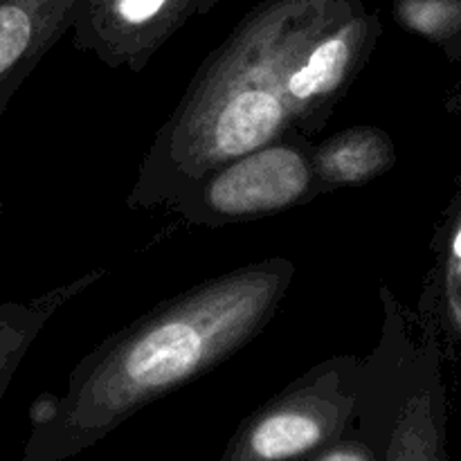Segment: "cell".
Instances as JSON below:
<instances>
[{
    "label": "cell",
    "instance_id": "obj_1",
    "mask_svg": "<svg viewBox=\"0 0 461 461\" xmlns=\"http://www.w3.org/2000/svg\"><path fill=\"white\" fill-rule=\"evenodd\" d=\"M295 277L282 257L205 279L99 342L70 374L54 417L32 428L23 461H66L133 414L203 376L268 327Z\"/></svg>",
    "mask_w": 461,
    "mask_h": 461
},
{
    "label": "cell",
    "instance_id": "obj_2",
    "mask_svg": "<svg viewBox=\"0 0 461 461\" xmlns=\"http://www.w3.org/2000/svg\"><path fill=\"white\" fill-rule=\"evenodd\" d=\"M360 0H261L201 63L153 138L126 205L167 207L216 167L293 133L284 84L306 43Z\"/></svg>",
    "mask_w": 461,
    "mask_h": 461
},
{
    "label": "cell",
    "instance_id": "obj_3",
    "mask_svg": "<svg viewBox=\"0 0 461 461\" xmlns=\"http://www.w3.org/2000/svg\"><path fill=\"white\" fill-rule=\"evenodd\" d=\"M378 295L381 336L360 363L356 428L381 461H448L435 315L419 324L387 284Z\"/></svg>",
    "mask_w": 461,
    "mask_h": 461
},
{
    "label": "cell",
    "instance_id": "obj_4",
    "mask_svg": "<svg viewBox=\"0 0 461 461\" xmlns=\"http://www.w3.org/2000/svg\"><path fill=\"white\" fill-rule=\"evenodd\" d=\"M363 356L342 354L297 376L250 414L221 461H309L354 428Z\"/></svg>",
    "mask_w": 461,
    "mask_h": 461
},
{
    "label": "cell",
    "instance_id": "obj_5",
    "mask_svg": "<svg viewBox=\"0 0 461 461\" xmlns=\"http://www.w3.org/2000/svg\"><path fill=\"white\" fill-rule=\"evenodd\" d=\"M315 142L286 133L216 167L180 192L167 210L189 225L221 228L286 212L322 194L313 167Z\"/></svg>",
    "mask_w": 461,
    "mask_h": 461
},
{
    "label": "cell",
    "instance_id": "obj_6",
    "mask_svg": "<svg viewBox=\"0 0 461 461\" xmlns=\"http://www.w3.org/2000/svg\"><path fill=\"white\" fill-rule=\"evenodd\" d=\"M381 34V16L360 0L302 48L284 84L293 133L313 138L327 126L349 86L367 66Z\"/></svg>",
    "mask_w": 461,
    "mask_h": 461
},
{
    "label": "cell",
    "instance_id": "obj_7",
    "mask_svg": "<svg viewBox=\"0 0 461 461\" xmlns=\"http://www.w3.org/2000/svg\"><path fill=\"white\" fill-rule=\"evenodd\" d=\"M219 0H79L72 45L106 68L142 72L167 41Z\"/></svg>",
    "mask_w": 461,
    "mask_h": 461
},
{
    "label": "cell",
    "instance_id": "obj_8",
    "mask_svg": "<svg viewBox=\"0 0 461 461\" xmlns=\"http://www.w3.org/2000/svg\"><path fill=\"white\" fill-rule=\"evenodd\" d=\"M79 0H0V117L45 54L72 30Z\"/></svg>",
    "mask_w": 461,
    "mask_h": 461
},
{
    "label": "cell",
    "instance_id": "obj_9",
    "mask_svg": "<svg viewBox=\"0 0 461 461\" xmlns=\"http://www.w3.org/2000/svg\"><path fill=\"white\" fill-rule=\"evenodd\" d=\"M394 165V140L378 126H349L322 142H315L313 149V167L322 194L367 185Z\"/></svg>",
    "mask_w": 461,
    "mask_h": 461
},
{
    "label": "cell",
    "instance_id": "obj_10",
    "mask_svg": "<svg viewBox=\"0 0 461 461\" xmlns=\"http://www.w3.org/2000/svg\"><path fill=\"white\" fill-rule=\"evenodd\" d=\"M104 275L106 270H93V273L52 288L34 300L0 302V401L7 394L9 385L16 376V369L21 367L23 358L34 345L41 329L48 324V320L72 297L99 282Z\"/></svg>",
    "mask_w": 461,
    "mask_h": 461
},
{
    "label": "cell",
    "instance_id": "obj_11",
    "mask_svg": "<svg viewBox=\"0 0 461 461\" xmlns=\"http://www.w3.org/2000/svg\"><path fill=\"white\" fill-rule=\"evenodd\" d=\"M430 313L450 338L461 342V196L455 203L444 228L432 282L428 284Z\"/></svg>",
    "mask_w": 461,
    "mask_h": 461
},
{
    "label": "cell",
    "instance_id": "obj_12",
    "mask_svg": "<svg viewBox=\"0 0 461 461\" xmlns=\"http://www.w3.org/2000/svg\"><path fill=\"white\" fill-rule=\"evenodd\" d=\"M392 14L405 32L453 57L461 50V0H394Z\"/></svg>",
    "mask_w": 461,
    "mask_h": 461
},
{
    "label": "cell",
    "instance_id": "obj_13",
    "mask_svg": "<svg viewBox=\"0 0 461 461\" xmlns=\"http://www.w3.org/2000/svg\"><path fill=\"white\" fill-rule=\"evenodd\" d=\"M309 461H381V453L358 428H351L340 441Z\"/></svg>",
    "mask_w": 461,
    "mask_h": 461
}]
</instances>
